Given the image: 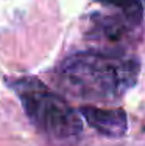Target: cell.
Here are the masks:
<instances>
[{"label":"cell","mask_w":145,"mask_h":146,"mask_svg":"<svg viewBox=\"0 0 145 146\" xmlns=\"http://www.w3.org/2000/svg\"><path fill=\"white\" fill-rule=\"evenodd\" d=\"M98 2L119 8L122 11V14L125 16L126 22L133 23V25H137L142 20V5H140V0H98Z\"/></svg>","instance_id":"obj_5"},{"label":"cell","mask_w":145,"mask_h":146,"mask_svg":"<svg viewBox=\"0 0 145 146\" xmlns=\"http://www.w3.org/2000/svg\"><path fill=\"white\" fill-rule=\"evenodd\" d=\"M98 37L119 44L123 37H126V25L116 19H103V22L97 23Z\"/></svg>","instance_id":"obj_4"},{"label":"cell","mask_w":145,"mask_h":146,"mask_svg":"<svg viewBox=\"0 0 145 146\" xmlns=\"http://www.w3.org/2000/svg\"><path fill=\"white\" fill-rule=\"evenodd\" d=\"M139 64L117 53L84 51L64 59L58 76L63 90L86 101L112 103L134 86Z\"/></svg>","instance_id":"obj_1"},{"label":"cell","mask_w":145,"mask_h":146,"mask_svg":"<svg viewBox=\"0 0 145 146\" xmlns=\"http://www.w3.org/2000/svg\"><path fill=\"white\" fill-rule=\"evenodd\" d=\"M17 90L27 117L44 135L58 143H72L78 138L81 120L64 98L33 79L19 82Z\"/></svg>","instance_id":"obj_2"},{"label":"cell","mask_w":145,"mask_h":146,"mask_svg":"<svg viewBox=\"0 0 145 146\" xmlns=\"http://www.w3.org/2000/svg\"><path fill=\"white\" fill-rule=\"evenodd\" d=\"M78 110L89 126L106 137H122L128 127L126 113L122 109H98L94 106H83Z\"/></svg>","instance_id":"obj_3"}]
</instances>
